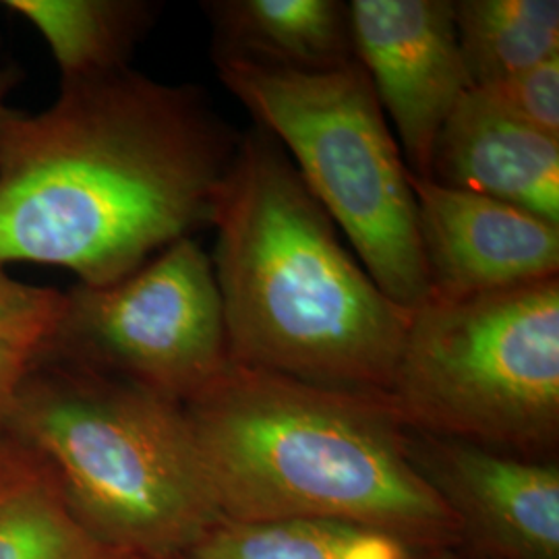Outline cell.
<instances>
[{"label":"cell","instance_id":"6da1fadb","mask_svg":"<svg viewBox=\"0 0 559 559\" xmlns=\"http://www.w3.org/2000/svg\"><path fill=\"white\" fill-rule=\"evenodd\" d=\"M240 133L195 85L129 69L60 83L0 158V267L57 265L108 286L212 226Z\"/></svg>","mask_w":559,"mask_h":559},{"label":"cell","instance_id":"7a4b0ae2","mask_svg":"<svg viewBox=\"0 0 559 559\" xmlns=\"http://www.w3.org/2000/svg\"><path fill=\"white\" fill-rule=\"evenodd\" d=\"M212 226L233 365L336 390H390L411 311L348 253L286 150L258 124L240 133Z\"/></svg>","mask_w":559,"mask_h":559},{"label":"cell","instance_id":"3957f363","mask_svg":"<svg viewBox=\"0 0 559 559\" xmlns=\"http://www.w3.org/2000/svg\"><path fill=\"white\" fill-rule=\"evenodd\" d=\"M182 406L224 520H346L425 549L462 537L385 394L230 362Z\"/></svg>","mask_w":559,"mask_h":559},{"label":"cell","instance_id":"277c9868","mask_svg":"<svg viewBox=\"0 0 559 559\" xmlns=\"http://www.w3.org/2000/svg\"><path fill=\"white\" fill-rule=\"evenodd\" d=\"M38 450L85 526L133 559L187 558L222 519L185 406L38 355L7 427Z\"/></svg>","mask_w":559,"mask_h":559},{"label":"cell","instance_id":"5b68a950","mask_svg":"<svg viewBox=\"0 0 559 559\" xmlns=\"http://www.w3.org/2000/svg\"><path fill=\"white\" fill-rule=\"evenodd\" d=\"M385 399L408 429L547 459L559 440V276L427 300Z\"/></svg>","mask_w":559,"mask_h":559},{"label":"cell","instance_id":"8992f818","mask_svg":"<svg viewBox=\"0 0 559 559\" xmlns=\"http://www.w3.org/2000/svg\"><path fill=\"white\" fill-rule=\"evenodd\" d=\"M214 62L226 90L286 150L381 293L411 313L423 307L429 278L411 173L359 60L330 71Z\"/></svg>","mask_w":559,"mask_h":559},{"label":"cell","instance_id":"52a82bcc","mask_svg":"<svg viewBox=\"0 0 559 559\" xmlns=\"http://www.w3.org/2000/svg\"><path fill=\"white\" fill-rule=\"evenodd\" d=\"M40 353L187 404L230 365L212 258L189 237L115 284L73 286Z\"/></svg>","mask_w":559,"mask_h":559},{"label":"cell","instance_id":"ba28073f","mask_svg":"<svg viewBox=\"0 0 559 559\" xmlns=\"http://www.w3.org/2000/svg\"><path fill=\"white\" fill-rule=\"evenodd\" d=\"M355 57L399 133L408 173L431 180L441 127L473 81L460 52L454 0H353Z\"/></svg>","mask_w":559,"mask_h":559},{"label":"cell","instance_id":"9c48e42d","mask_svg":"<svg viewBox=\"0 0 559 559\" xmlns=\"http://www.w3.org/2000/svg\"><path fill=\"white\" fill-rule=\"evenodd\" d=\"M429 299H471L556 278L559 224L503 201L411 175Z\"/></svg>","mask_w":559,"mask_h":559},{"label":"cell","instance_id":"30bf717a","mask_svg":"<svg viewBox=\"0 0 559 559\" xmlns=\"http://www.w3.org/2000/svg\"><path fill=\"white\" fill-rule=\"evenodd\" d=\"M408 454L441 500L500 559H559V468L406 427Z\"/></svg>","mask_w":559,"mask_h":559},{"label":"cell","instance_id":"8fae6325","mask_svg":"<svg viewBox=\"0 0 559 559\" xmlns=\"http://www.w3.org/2000/svg\"><path fill=\"white\" fill-rule=\"evenodd\" d=\"M431 180L559 224V140L506 117L475 87L441 127Z\"/></svg>","mask_w":559,"mask_h":559},{"label":"cell","instance_id":"7c38bea8","mask_svg":"<svg viewBox=\"0 0 559 559\" xmlns=\"http://www.w3.org/2000/svg\"><path fill=\"white\" fill-rule=\"evenodd\" d=\"M214 59H247L295 71H330L355 62L348 2L210 0Z\"/></svg>","mask_w":559,"mask_h":559},{"label":"cell","instance_id":"4fadbf2b","mask_svg":"<svg viewBox=\"0 0 559 559\" xmlns=\"http://www.w3.org/2000/svg\"><path fill=\"white\" fill-rule=\"evenodd\" d=\"M0 559H133L96 537L29 443L0 433Z\"/></svg>","mask_w":559,"mask_h":559},{"label":"cell","instance_id":"5bb4252c","mask_svg":"<svg viewBox=\"0 0 559 559\" xmlns=\"http://www.w3.org/2000/svg\"><path fill=\"white\" fill-rule=\"evenodd\" d=\"M2 7L40 34L60 83L129 69L156 13L152 2L141 0H7Z\"/></svg>","mask_w":559,"mask_h":559},{"label":"cell","instance_id":"9a60e30c","mask_svg":"<svg viewBox=\"0 0 559 559\" xmlns=\"http://www.w3.org/2000/svg\"><path fill=\"white\" fill-rule=\"evenodd\" d=\"M425 547L394 533L330 519L224 520L189 559H425Z\"/></svg>","mask_w":559,"mask_h":559},{"label":"cell","instance_id":"2e32d148","mask_svg":"<svg viewBox=\"0 0 559 559\" xmlns=\"http://www.w3.org/2000/svg\"><path fill=\"white\" fill-rule=\"evenodd\" d=\"M460 52L473 87L559 57L558 0H460Z\"/></svg>","mask_w":559,"mask_h":559},{"label":"cell","instance_id":"e0dca14e","mask_svg":"<svg viewBox=\"0 0 559 559\" xmlns=\"http://www.w3.org/2000/svg\"><path fill=\"white\" fill-rule=\"evenodd\" d=\"M475 90L506 117L559 140V57Z\"/></svg>","mask_w":559,"mask_h":559},{"label":"cell","instance_id":"ac0fdd59","mask_svg":"<svg viewBox=\"0 0 559 559\" xmlns=\"http://www.w3.org/2000/svg\"><path fill=\"white\" fill-rule=\"evenodd\" d=\"M62 293L23 284L0 267V338L44 348L59 320Z\"/></svg>","mask_w":559,"mask_h":559},{"label":"cell","instance_id":"d6986e66","mask_svg":"<svg viewBox=\"0 0 559 559\" xmlns=\"http://www.w3.org/2000/svg\"><path fill=\"white\" fill-rule=\"evenodd\" d=\"M40 348L17 340L0 338V433L7 431L23 381L27 378Z\"/></svg>","mask_w":559,"mask_h":559},{"label":"cell","instance_id":"ffe728a7","mask_svg":"<svg viewBox=\"0 0 559 559\" xmlns=\"http://www.w3.org/2000/svg\"><path fill=\"white\" fill-rule=\"evenodd\" d=\"M17 81H20L17 67L4 55L2 40H0V158H2V150H4L7 138H9V131H11L15 119L20 117V110H15L11 106V94L17 85Z\"/></svg>","mask_w":559,"mask_h":559},{"label":"cell","instance_id":"44dd1931","mask_svg":"<svg viewBox=\"0 0 559 559\" xmlns=\"http://www.w3.org/2000/svg\"><path fill=\"white\" fill-rule=\"evenodd\" d=\"M177 559H189V558H177Z\"/></svg>","mask_w":559,"mask_h":559}]
</instances>
